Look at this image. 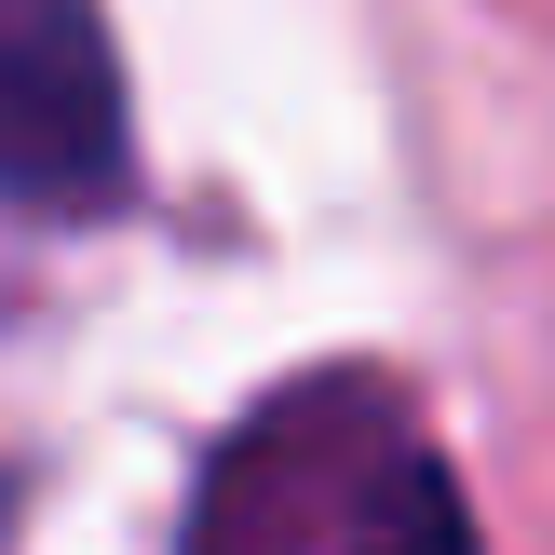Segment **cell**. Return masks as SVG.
<instances>
[{"instance_id":"obj_1","label":"cell","mask_w":555,"mask_h":555,"mask_svg":"<svg viewBox=\"0 0 555 555\" xmlns=\"http://www.w3.org/2000/svg\"><path fill=\"white\" fill-rule=\"evenodd\" d=\"M177 555H475V515L393 379L325 366L217 448Z\"/></svg>"},{"instance_id":"obj_2","label":"cell","mask_w":555,"mask_h":555,"mask_svg":"<svg viewBox=\"0 0 555 555\" xmlns=\"http://www.w3.org/2000/svg\"><path fill=\"white\" fill-rule=\"evenodd\" d=\"M0 190L14 204L122 190V68L95 0H0Z\"/></svg>"}]
</instances>
